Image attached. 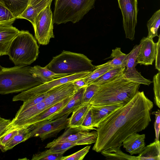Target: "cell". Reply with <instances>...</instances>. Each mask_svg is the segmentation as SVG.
I'll list each match as a JSON object with an SVG mask.
<instances>
[{"label":"cell","mask_w":160,"mask_h":160,"mask_svg":"<svg viewBox=\"0 0 160 160\" xmlns=\"http://www.w3.org/2000/svg\"><path fill=\"white\" fill-rule=\"evenodd\" d=\"M91 72L75 74L55 78L51 81L43 83L27 90L21 92L19 94L14 96L12 100L13 101H21L23 102H25L35 96L46 92L55 87L84 78Z\"/></svg>","instance_id":"obj_9"},{"label":"cell","mask_w":160,"mask_h":160,"mask_svg":"<svg viewBox=\"0 0 160 160\" xmlns=\"http://www.w3.org/2000/svg\"><path fill=\"white\" fill-rule=\"evenodd\" d=\"M11 120L1 117L0 116V137L5 133Z\"/></svg>","instance_id":"obj_42"},{"label":"cell","mask_w":160,"mask_h":160,"mask_svg":"<svg viewBox=\"0 0 160 160\" xmlns=\"http://www.w3.org/2000/svg\"><path fill=\"white\" fill-rule=\"evenodd\" d=\"M86 87H83L78 90L62 110L48 119L53 120L67 113L70 114L76 108L82 103L83 96Z\"/></svg>","instance_id":"obj_21"},{"label":"cell","mask_w":160,"mask_h":160,"mask_svg":"<svg viewBox=\"0 0 160 160\" xmlns=\"http://www.w3.org/2000/svg\"><path fill=\"white\" fill-rule=\"evenodd\" d=\"M30 72L33 77L39 78L43 83L51 81L56 78L68 76L66 74H56L45 67H42L39 65L31 67Z\"/></svg>","instance_id":"obj_22"},{"label":"cell","mask_w":160,"mask_h":160,"mask_svg":"<svg viewBox=\"0 0 160 160\" xmlns=\"http://www.w3.org/2000/svg\"><path fill=\"white\" fill-rule=\"evenodd\" d=\"M160 71H158V72L154 76L152 81L154 96V100L156 104L159 108H160Z\"/></svg>","instance_id":"obj_35"},{"label":"cell","mask_w":160,"mask_h":160,"mask_svg":"<svg viewBox=\"0 0 160 160\" xmlns=\"http://www.w3.org/2000/svg\"><path fill=\"white\" fill-rule=\"evenodd\" d=\"M83 78L78 79L73 81L74 87L77 90L82 88L86 87L88 85L85 81Z\"/></svg>","instance_id":"obj_43"},{"label":"cell","mask_w":160,"mask_h":160,"mask_svg":"<svg viewBox=\"0 0 160 160\" xmlns=\"http://www.w3.org/2000/svg\"><path fill=\"white\" fill-rule=\"evenodd\" d=\"M30 138V133L28 128L18 129L17 133L5 145L4 152L12 149L18 144Z\"/></svg>","instance_id":"obj_29"},{"label":"cell","mask_w":160,"mask_h":160,"mask_svg":"<svg viewBox=\"0 0 160 160\" xmlns=\"http://www.w3.org/2000/svg\"><path fill=\"white\" fill-rule=\"evenodd\" d=\"M123 18L126 38L133 41L137 22V0H118Z\"/></svg>","instance_id":"obj_10"},{"label":"cell","mask_w":160,"mask_h":160,"mask_svg":"<svg viewBox=\"0 0 160 160\" xmlns=\"http://www.w3.org/2000/svg\"><path fill=\"white\" fill-rule=\"evenodd\" d=\"M3 67L0 65V71L2 70Z\"/></svg>","instance_id":"obj_45"},{"label":"cell","mask_w":160,"mask_h":160,"mask_svg":"<svg viewBox=\"0 0 160 160\" xmlns=\"http://www.w3.org/2000/svg\"><path fill=\"white\" fill-rule=\"evenodd\" d=\"M48 94L47 91L44 93L35 96L26 101L23 102V104L17 112H19L22 111L43 102L47 97Z\"/></svg>","instance_id":"obj_34"},{"label":"cell","mask_w":160,"mask_h":160,"mask_svg":"<svg viewBox=\"0 0 160 160\" xmlns=\"http://www.w3.org/2000/svg\"><path fill=\"white\" fill-rule=\"evenodd\" d=\"M96 0H55L53 23H75L94 7Z\"/></svg>","instance_id":"obj_6"},{"label":"cell","mask_w":160,"mask_h":160,"mask_svg":"<svg viewBox=\"0 0 160 160\" xmlns=\"http://www.w3.org/2000/svg\"><path fill=\"white\" fill-rule=\"evenodd\" d=\"M64 153L53 152L49 149L34 154L32 160H60Z\"/></svg>","instance_id":"obj_33"},{"label":"cell","mask_w":160,"mask_h":160,"mask_svg":"<svg viewBox=\"0 0 160 160\" xmlns=\"http://www.w3.org/2000/svg\"><path fill=\"white\" fill-rule=\"evenodd\" d=\"M158 39L156 42L157 48L155 59V68L158 71H160V36H158Z\"/></svg>","instance_id":"obj_41"},{"label":"cell","mask_w":160,"mask_h":160,"mask_svg":"<svg viewBox=\"0 0 160 160\" xmlns=\"http://www.w3.org/2000/svg\"><path fill=\"white\" fill-rule=\"evenodd\" d=\"M123 105L122 103L100 106L91 105L90 110L93 127L97 128L103 119Z\"/></svg>","instance_id":"obj_16"},{"label":"cell","mask_w":160,"mask_h":160,"mask_svg":"<svg viewBox=\"0 0 160 160\" xmlns=\"http://www.w3.org/2000/svg\"><path fill=\"white\" fill-rule=\"evenodd\" d=\"M16 19L0 0V26L11 25Z\"/></svg>","instance_id":"obj_32"},{"label":"cell","mask_w":160,"mask_h":160,"mask_svg":"<svg viewBox=\"0 0 160 160\" xmlns=\"http://www.w3.org/2000/svg\"><path fill=\"white\" fill-rule=\"evenodd\" d=\"M17 19L29 4V0H1Z\"/></svg>","instance_id":"obj_27"},{"label":"cell","mask_w":160,"mask_h":160,"mask_svg":"<svg viewBox=\"0 0 160 160\" xmlns=\"http://www.w3.org/2000/svg\"><path fill=\"white\" fill-rule=\"evenodd\" d=\"M128 54L123 53L121 48H116L112 50V52L108 58L112 60L108 61L113 67H126L128 59Z\"/></svg>","instance_id":"obj_28"},{"label":"cell","mask_w":160,"mask_h":160,"mask_svg":"<svg viewBox=\"0 0 160 160\" xmlns=\"http://www.w3.org/2000/svg\"><path fill=\"white\" fill-rule=\"evenodd\" d=\"M41 0H29V5H32L34 4H35L39 1H40Z\"/></svg>","instance_id":"obj_44"},{"label":"cell","mask_w":160,"mask_h":160,"mask_svg":"<svg viewBox=\"0 0 160 160\" xmlns=\"http://www.w3.org/2000/svg\"><path fill=\"white\" fill-rule=\"evenodd\" d=\"M18 129L13 128L8 129L0 137V149L2 152H4L5 145L17 133Z\"/></svg>","instance_id":"obj_36"},{"label":"cell","mask_w":160,"mask_h":160,"mask_svg":"<svg viewBox=\"0 0 160 160\" xmlns=\"http://www.w3.org/2000/svg\"><path fill=\"white\" fill-rule=\"evenodd\" d=\"M52 0H41L32 5L28 4L25 10L17 17V19H25L29 21L33 26L35 19L38 14L45 8Z\"/></svg>","instance_id":"obj_20"},{"label":"cell","mask_w":160,"mask_h":160,"mask_svg":"<svg viewBox=\"0 0 160 160\" xmlns=\"http://www.w3.org/2000/svg\"><path fill=\"white\" fill-rule=\"evenodd\" d=\"M30 67L21 65L3 67L0 71V94L21 92L43 83L39 78L32 75Z\"/></svg>","instance_id":"obj_3"},{"label":"cell","mask_w":160,"mask_h":160,"mask_svg":"<svg viewBox=\"0 0 160 160\" xmlns=\"http://www.w3.org/2000/svg\"><path fill=\"white\" fill-rule=\"evenodd\" d=\"M153 106L143 91H138L128 102L100 122L96 129L98 136L92 150L101 152L121 146L129 136L145 129L151 121L150 111Z\"/></svg>","instance_id":"obj_1"},{"label":"cell","mask_w":160,"mask_h":160,"mask_svg":"<svg viewBox=\"0 0 160 160\" xmlns=\"http://www.w3.org/2000/svg\"><path fill=\"white\" fill-rule=\"evenodd\" d=\"M98 135L96 131L92 135L75 141L66 142L58 143L49 148L52 152L61 153L64 152L74 146L84 145L90 144L95 143Z\"/></svg>","instance_id":"obj_19"},{"label":"cell","mask_w":160,"mask_h":160,"mask_svg":"<svg viewBox=\"0 0 160 160\" xmlns=\"http://www.w3.org/2000/svg\"><path fill=\"white\" fill-rule=\"evenodd\" d=\"M19 30L12 25L0 26V54L6 55L12 41Z\"/></svg>","instance_id":"obj_18"},{"label":"cell","mask_w":160,"mask_h":160,"mask_svg":"<svg viewBox=\"0 0 160 160\" xmlns=\"http://www.w3.org/2000/svg\"><path fill=\"white\" fill-rule=\"evenodd\" d=\"M0 56H1V54H0Z\"/></svg>","instance_id":"obj_46"},{"label":"cell","mask_w":160,"mask_h":160,"mask_svg":"<svg viewBox=\"0 0 160 160\" xmlns=\"http://www.w3.org/2000/svg\"><path fill=\"white\" fill-rule=\"evenodd\" d=\"M64 133L58 138L48 143L45 147L50 148L58 143L66 142L75 141L90 135L95 131L89 132L79 127H68Z\"/></svg>","instance_id":"obj_14"},{"label":"cell","mask_w":160,"mask_h":160,"mask_svg":"<svg viewBox=\"0 0 160 160\" xmlns=\"http://www.w3.org/2000/svg\"><path fill=\"white\" fill-rule=\"evenodd\" d=\"M51 3L37 15L33 26L36 39L42 45L48 44L50 39L54 38L53 14L50 8Z\"/></svg>","instance_id":"obj_8"},{"label":"cell","mask_w":160,"mask_h":160,"mask_svg":"<svg viewBox=\"0 0 160 160\" xmlns=\"http://www.w3.org/2000/svg\"><path fill=\"white\" fill-rule=\"evenodd\" d=\"M140 85L126 80L123 75L114 80L99 86L89 103L92 106L117 103L125 105L138 91Z\"/></svg>","instance_id":"obj_2"},{"label":"cell","mask_w":160,"mask_h":160,"mask_svg":"<svg viewBox=\"0 0 160 160\" xmlns=\"http://www.w3.org/2000/svg\"><path fill=\"white\" fill-rule=\"evenodd\" d=\"M160 24V10L156 11L148 21L147 26L148 30L147 37L153 39L158 35V31Z\"/></svg>","instance_id":"obj_31"},{"label":"cell","mask_w":160,"mask_h":160,"mask_svg":"<svg viewBox=\"0 0 160 160\" xmlns=\"http://www.w3.org/2000/svg\"><path fill=\"white\" fill-rule=\"evenodd\" d=\"M70 113H68L53 120L46 119L35 123L28 127L30 138L39 137L43 141L56 137L62 129L68 127Z\"/></svg>","instance_id":"obj_7"},{"label":"cell","mask_w":160,"mask_h":160,"mask_svg":"<svg viewBox=\"0 0 160 160\" xmlns=\"http://www.w3.org/2000/svg\"><path fill=\"white\" fill-rule=\"evenodd\" d=\"M39 46L36 39L28 31H19L8 51L9 58L17 65H30L37 58Z\"/></svg>","instance_id":"obj_5"},{"label":"cell","mask_w":160,"mask_h":160,"mask_svg":"<svg viewBox=\"0 0 160 160\" xmlns=\"http://www.w3.org/2000/svg\"><path fill=\"white\" fill-rule=\"evenodd\" d=\"M140 47L136 59V63L141 65H152L155 59L156 43L153 39L144 37L140 42Z\"/></svg>","instance_id":"obj_13"},{"label":"cell","mask_w":160,"mask_h":160,"mask_svg":"<svg viewBox=\"0 0 160 160\" xmlns=\"http://www.w3.org/2000/svg\"><path fill=\"white\" fill-rule=\"evenodd\" d=\"M126 67L114 68L109 70L90 84L100 86L110 82L123 75Z\"/></svg>","instance_id":"obj_26"},{"label":"cell","mask_w":160,"mask_h":160,"mask_svg":"<svg viewBox=\"0 0 160 160\" xmlns=\"http://www.w3.org/2000/svg\"><path fill=\"white\" fill-rule=\"evenodd\" d=\"M121 146L109 148L101 152L107 160H139L138 157L128 155L121 149Z\"/></svg>","instance_id":"obj_25"},{"label":"cell","mask_w":160,"mask_h":160,"mask_svg":"<svg viewBox=\"0 0 160 160\" xmlns=\"http://www.w3.org/2000/svg\"><path fill=\"white\" fill-rule=\"evenodd\" d=\"M152 114L155 116L154 123V128L155 132V140H159V133L160 126V111L158 110L156 111L152 112Z\"/></svg>","instance_id":"obj_40"},{"label":"cell","mask_w":160,"mask_h":160,"mask_svg":"<svg viewBox=\"0 0 160 160\" xmlns=\"http://www.w3.org/2000/svg\"><path fill=\"white\" fill-rule=\"evenodd\" d=\"M45 67L56 74L69 75L92 72L96 66L83 54L64 50L53 57Z\"/></svg>","instance_id":"obj_4"},{"label":"cell","mask_w":160,"mask_h":160,"mask_svg":"<svg viewBox=\"0 0 160 160\" xmlns=\"http://www.w3.org/2000/svg\"><path fill=\"white\" fill-rule=\"evenodd\" d=\"M73 81L58 85L48 91V95L43 101L46 108L74 94L78 90Z\"/></svg>","instance_id":"obj_12"},{"label":"cell","mask_w":160,"mask_h":160,"mask_svg":"<svg viewBox=\"0 0 160 160\" xmlns=\"http://www.w3.org/2000/svg\"><path fill=\"white\" fill-rule=\"evenodd\" d=\"M140 47V44L136 45L128 54V59L123 77L126 80L129 81L140 84L149 85L152 82L144 78L135 68L137 64L136 59Z\"/></svg>","instance_id":"obj_11"},{"label":"cell","mask_w":160,"mask_h":160,"mask_svg":"<svg viewBox=\"0 0 160 160\" xmlns=\"http://www.w3.org/2000/svg\"><path fill=\"white\" fill-rule=\"evenodd\" d=\"M113 68H114L108 62L101 65L96 66L94 70L84 78L83 79L89 85Z\"/></svg>","instance_id":"obj_30"},{"label":"cell","mask_w":160,"mask_h":160,"mask_svg":"<svg viewBox=\"0 0 160 160\" xmlns=\"http://www.w3.org/2000/svg\"><path fill=\"white\" fill-rule=\"evenodd\" d=\"M73 95L69 97L50 107L45 109L37 116L26 122L22 128H28L35 123L48 119L56 114L65 106Z\"/></svg>","instance_id":"obj_15"},{"label":"cell","mask_w":160,"mask_h":160,"mask_svg":"<svg viewBox=\"0 0 160 160\" xmlns=\"http://www.w3.org/2000/svg\"><path fill=\"white\" fill-rule=\"evenodd\" d=\"M91 146H88L68 156H62L60 160H82L88 152Z\"/></svg>","instance_id":"obj_37"},{"label":"cell","mask_w":160,"mask_h":160,"mask_svg":"<svg viewBox=\"0 0 160 160\" xmlns=\"http://www.w3.org/2000/svg\"><path fill=\"white\" fill-rule=\"evenodd\" d=\"M145 134H139L134 132L126 138L122 145L131 155L140 153L145 147Z\"/></svg>","instance_id":"obj_17"},{"label":"cell","mask_w":160,"mask_h":160,"mask_svg":"<svg viewBox=\"0 0 160 160\" xmlns=\"http://www.w3.org/2000/svg\"><path fill=\"white\" fill-rule=\"evenodd\" d=\"M91 106L89 103H84L76 108L69 118L68 127H79Z\"/></svg>","instance_id":"obj_23"},{"label":"cell","mask_w":160,"mask_h":160,"mask_svg":"<svg viewBox=\"0 0 160 160\" xmlns=\"http://www.w3.org/2000/svg\"><path fill=\"white\" fill-rule=\"evenodd\" d=\"M83 129L90 131L91 130H95V128L93 126L92 119L90 109L88 112L80 127Z\"/></svg>","instance_id":"obj_39"},{"label":"cell","mask_w":160,"mask_h":160,"mask_svg":"<svg viewBox=\"0 0 160 160\" xmlns=\"http://www.w3.org/2000/svg\"><path fill=\"white\" fill-rule=\"evenodd\" d=\"M139 160H160V142L159 140L145 147L138 156Z\"/></svg>","instance_id":"obj_24"},{"label":"cell","mask_w":160,"mask_h":160,"mask_svg":"<svg viewBox=\"0 0 160 160\" xmlns=\"http://www.w3.org/2000/svg\"><path fill=\"white\" fill-rule=\"evenodd\" d=\"M99 87V86L91 83L86 87L83 96L82 103H89L97 92Z\"/></svg>","instance_id":"obj_38"}]
</instances>
